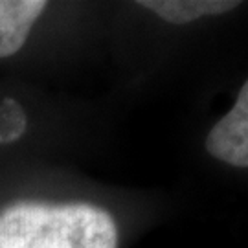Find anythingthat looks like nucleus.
Returning a JSON list of instances; mask_svg holds the SVG:
<instances>
[{"instance_id": "obj_1", "label": "nucleus", "mask_w": 248, "mask_h": 248, "mask_svg": "<svg viewBox=\"0 0 248 248\" xmlns=\"http://www.w3.org/2000/svg\"><path fill=\"white\" fill-rule=\"evenodd\" d=\"M0 248H118V228L94 204L18 202L0 213Z\"/></svg>"}, {"instance_id": "obj_2", "label": "nucleus", "mask_w": 248, "mask_h": 248, "mask_svg": "<svg viewBox=\"0 0 248 248\" xmlns=\"http://www.w3.org/2000/svg\"><path fill=\"white\" fill-rule=\"evenodd\" d=\"M206 149L233 168L248 166V83L241 87L235 105L208 133Z\"/></svg>"}, {"instance_id": "obj_3", "label": "nucleus", "mask_w": 248, "mask_h": 248, "mask_svg": "<svg viewBox=\"0 0 248 248\" xmlns=\"http://www.w3.org/2000/svg\"><path fill=\"white\" fill-rule=\"evenodd\" d=\"M46 6L45 0H0V59L24 46Z\"/></svg>"}, {"instance_id": "obj_4", "label": "nucleus", "mask_w": 248, "mask_h": 248, "mask_svg": "<svg viewBox=\"0 0 248 248\" xmlns=\"http://www.w3.org/2000/svg\"><path fill=\"white\" fill-rule=\"evenodd\" d=\"M140 6L149 8L158 17L173 24H186L206 15H221L239 6L237 0H142Z\"/></svg>"}]
</instances>
